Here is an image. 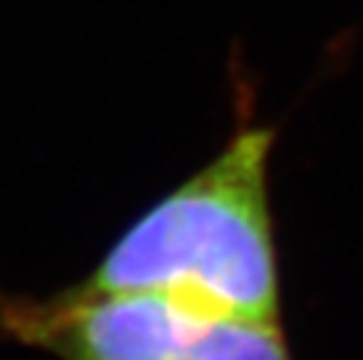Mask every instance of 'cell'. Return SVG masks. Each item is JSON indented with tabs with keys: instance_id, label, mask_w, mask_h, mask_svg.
I'll list each match as a JSON object with an SVG mask.
<instances>
[{
	"instance_id": "1",
	"label": "cell",
	"mask_w": 363,
	"mask_h": 360,
	"mask_svg": "<svg viewBox=\"0 0 363 360\" xmlns=\"http://www.w3.org/2000/svg\"><path fill=\"white\" fill-rule=\"evenodd\" d=\"M269 150V128H241L213 162L145 210L82 283L162 292L216 315L278 323Z\"/></svg>"
},
{
	"instance_id": "2",
	"label": "cell",
	"mask_w": 363,
	"mask_h": 360,
	"mask_svg": "<svg viewBox=\"0 0 363 360\" xmlns=\"http://www.w3.org/2000/svg\"><path fill=\"white\" fill-rule=\"evenodd\" d=\"M0 329L57 360H292L281 323L85 283L48 298L0 295Z\"/></svg>"
}]
</instances>
